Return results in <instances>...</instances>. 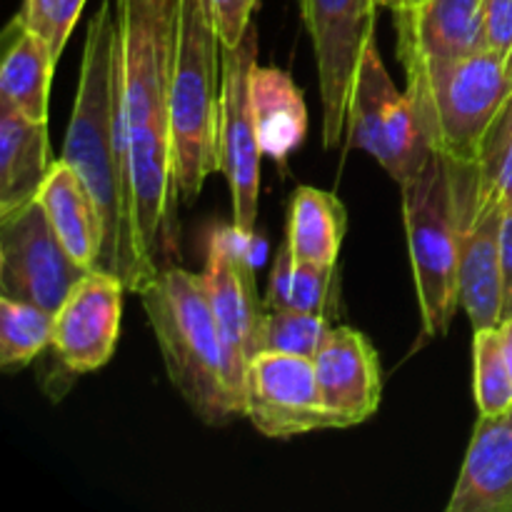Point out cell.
I'll list each match as a JSON object with an SVG mask.
<instances>
[{
    "mask_svg": "<svg viewBox=\"0 0 512 512\" xmlns=\"http://www.w3.org/2000/svg\"><path fill=\"white\" fill-rule=\"evenodd\" d=\"M60 158L83 178L103 218L100 270L118 275L128 293H140L160 273L140 248L130 183L128 135L123 110L120 25L113 0L100 8L85 30L80 80Z\"/></svg>",
    "mask_w": 512,
    "mask_h": 512,
    "instance_id": "1",
    "label": "cell"
},
{
    "mask_svg": "<svg viewBox=\"0 0 512 512\" xmlns=\"http://www.w3.org/2000/svg\"><path fill=\"white\" fill-rule=\"evenodd\" d=\"M123 63V110L128 135L135 225L145 258L160 268L173 208V135H170V20L173 3L153 10L135 0H115Z\"/></svg>",
    "mask_w": 512,
    "mask_h": 512,
    "instance_id": "2",
    "label": "cell"
},
{
    "mask_svg": "<svg viewBox=\"0 0 512 512\" xmlns=\"http://www.w3.org/2000/svg\"><path fill=\"white\" fill-rule=\"evenodd\" d=\"M165 370L195 418L223 428L245 418V403L230 375L228 348L205 295L203 278L183 268L160 270L140 288Z\"/></svg>",
    "mask_w": 512,
    "mask_h": 512,
    "instance_id": "3",
    "label": "cell"
},
{
    "mask_svg": "<svg viewBox=\"0 0 512 512\" xmlns=\"http://www.w3.org/2000/svg\"><path fill=\"white\" fill-rule=\"evenodd\" d=\"M168 110L175 193L193 203L223 165V60L213 0H173Z\"/></svg>",
    "mask_w": 512,
    "mask_h": 512,
    "instance_id": "4",
    "label": "cell"
},
{
    "mask_svg": "<svg viewBox=\"0 0 512 512\" xmlns=\"http://www.w3.org/2000/svg\"><path fill=\"white\" fill-rule=\"evenodd\" d=\"M405 75V93L433 150L453 163H478L485 135L512 95L510 55L485 48Z\"/></svg>",
    "mask_w": 512,
    "mask_h": 512,
    "instance_id": "5",
    "label": "cell"
},
{
    "mask_svg": "<svg viewBox=\"0 0 512 512\" xmlns=\"http://www.w3.org/2000/svg\"><path fill=\"white\" fill-rule=\"evenodd\" d=\"M400 193L423 333L443 338L460 308L458 205L448 160L430 150Z\"/></svg>",
    "mask_w": 512,
    "mask_h": 512,
    "instance_id": "6",
    "label": "cell"
},
{
    "mask_svg": "<svg viewBox=\"0 0 512 512\" xmlns=\"http://www.w3.org/2000/svg\"><path fill=\"white\" fill-rule=\"evenodd\" d=\"M348 133L350 143L373 155L398 185L410 178L433 150L420 128L413 100L395 88L375 43L368 45L355 75Z\"/></svg>",
    "mask_w": 512,
    "mask_h": 512,
    "instance_id": "7",
    "label": "cell"
},
{
    "mask_svg": "<svg viewBox=\"0 0 512 512\" xmlns=\"http://www.w3.org/2000/svg\"><path fill=\"white\" fill-rule=\"evenodd\" d=\"M318 65L323 100V140L335 148L348 130L355 75L370 43H375L378 0H298Z\"/></svg>",
    "mask_w": 512,
    "mask_h": 512,
    "instance_id": "8",
    "label": "cell"
},
{
    "mask_svg": "<svg viewBox=\"0 0 512 512\" xmlns=\"http://www.w3.org/2000/svg\"><path fill=\"white\" fill-rule=\"evenodd\" d=\"M448 160V158H445ZM458 205L460 305L473 330L498 328L503 320V205L480 190L478 163L448 160Z\"/></svg>",
    "mask_w": 512,
    "mask_h": 512,
    "instance_id": "9",
    "label": "cell"
},
{
    "mask_svg": "<svg viewBox=\"0 0 512 512\" xmlns=\"http://www.w3.org/2000/svg\"><path fill=\"white\" fill-rule=\"evenodd\" d=\"M223 115H220V173H225L233 198V225L243 238L253 240L260 198V148L255 128L250 75L258 65V30L250 23L238 45L223 48Z\"/></svg>",
    "mask_w": 512,
    "mask_h": 512,
    "instance_id": "10",
    "label": "cell"
},
{
    "mask_svg": "<svg viewBox=\"0 0 512 512\" xmlns=\"http://www.w3.org/2000/svg\"><path fill=\"white\" fill-rule=\"evenodd\" d=\"M90 273L70 258L38 200L0 215V293L55 310Z\"/></svg>",
    "mask_w": 512,
    "mask_h": 512,
    "instance_id": "11",
    "label": "cell"
},
{
    "mask_svg": "<svg viewBox=\"0 0 512 512\" xmlns=\"http://www.w3.org/2000/svg\"><path fill=\"white\" fill-rule=\"evenodd\" d=\"M243 400L245 418L265 438L285 440L335 428L310 358L285 353L253 355L245 368Z\"/></svg>",
    "mask_w": 512,
    "mask_h": 512,
    "instance_id": "12",
    "label": "cell"
},
{
    "mask_svg": "<svg viewBox=\"0 0 512 512\" xmlns=\"http://www.w3.org/2000/svg\"><path fill=\"white\" fill-rule=\"evenodd\" d=\"M248 243L250 240L243 238L235 225L215 228L208 238V258L200 275L210 310L228 348L230 375L240 395H243L245 368L255 355L260 315L265 310V303H260L258 298Z\"/></svg>",
    "mask_w": 512,
    "mask_h": 512,
    "instance_id": "13",
    "label": "cell"
},
{
    "mask_svg": "<svg viewBox=\"0 0 512 512\" xmlns=\"http://www.w3.org/2000/svg\"><path fill=\"white\" fill-rule=\"evenodd\" d=\"M128 288L108 270H90L55 310L53 350L75 375L100 370L115 353Z\"/></svg>",
    "mask_w": 512,
    "mask_h": 512,
    "instance_id": "14",
    "label": "cell"
},
{
    "mask_svg": "<svg viewBox=\"0 0 512 512\" xmlns=\"http://www.w3.org/2000/svg\"><path fill=\"white\" fill-rule=\"evenodd\" d=\"M313 365L335 428H353L378 413L383 400L380 358L360 330L348 325L330 328Z\"/></svg>",
    "mask_w": 512,
    "mask_h": 512,
    "instance_id": "15",
    "label": "cell"
},
{
    "mask_svg": "<svg viewBox=\"0 0 512 512\" xmlns=\"http://www.w3.org/2000/svg\"><path fill=\"white\" fill-rule=\"evenodd\" d=\"M398 58L405 70L485 50L483 0H418L395 8Z\"/></svg>",
    "mask_w": 512,
    "mask_h": 512,
    "instance_id": "16",
    "label": "cell"
},
{
    "mask_svg": "<svg viewBox=\"0 0 512 512\" xmlns=\"http://www.w3.org/2000/svg\"><path fill=\"white\" fill-rule=\"evenodd\" d=\"M448 512H512V408L480 415Z\"/></svg>",
    "mask_w": 512,
    "mask_h": 512,
    "instance_id": "17",
    "label": "cell"
},
{
    "mask_svg": "<svg viewBox=\"0 0 512 512\" xmlns=\"http://www.w3.org/2000/svg\"><path fill=\"white\" fill-rule=\"evenodd\" d=\"M38 203L43 205L50 228L55 230L70 258L83 268L100 270L105 235L103 218L88 185L63 158L55 160L48 180L38 193Z\"/></svg>",
    "mask_w": 512,
    "mask_h": 512,
    "instance_id": "18",
    "label": "cell"
},
{
    "mask_svg": "<svg viewBox=\"0 0 512 512\" xmlns=\"http://www.w3.org/2000/svg\"><path fill=\"white\" fill-rule=\"evenodd\" d=\"M53 165L48 123L0 105V215L38 200Z\"/></svg>",
    "mask_w": 512,
    "mask_h": 512,
    "instance_id": "19",
    "label": "cell"
},
{
    "mask_svg": "<svg viewBox=\"0 0 512 512\" xmlns=\"http://www.w3.org/2000/svg\"><path fill=\"white\" fill-rule=\"evenodd\" d=\"M58 58L45 38L15 15L3 33L0 65V105L23 113L25 118L48 123L50 80Z\"/></svg>",
    "mask_w": 512,
    "mask_h": 512,
    "instance_id": "20",
    "label": "cell"
},
{
    "mask_svg": "<svg viewBox=\"0 0 512 512\" xmlns=\"http://www.w3.org/2000/svg\"><path fill=\"white\" fill-rule=\"evenodd\" d=\"M250 100L263 155L285 165L308 133L303 93L285 70L255 65L250 75Z\"/></svg>",
    "mask_w": 512,
    "mask_h": 512,
    "instance_id": "21",
    "label": "cell"
},
{
    "mask_svg": "<svg viewBox=\"0 0 512 512\" xmlns=\"http://www.w3.org/2000/svg\"><path fill=\"white\" fill-rule=\"evenodd\" d=\"M345 230H348V213L333 193L313 185H300L295 190L288 208V238H285V245L295 258L335 268Z\"/></svg>",
    "mask_w": 512,
    "mask_h": 512,
    "instance_id": "22",
    "label": "cell"
},
{
    "mask_svg": "<svg viewBox=\"0 0 512 512\" xmlns=\"http://www.w3.org/2000/svg\"><path fill=\"white\" fill-rule=\"evenodd\" d=\"M335 268L305 263L290 253L288 245L278 250L270 268L268 290H265V308L303 310V313L328 315L335 308Z\"/></svg>",
    "mask_w": 512,
    "mask_h": 512,
    "instance_id": "23",
    "label": "cell"
},
{
    "mask_svg": "<svg viewBox=\"0 0 512 512\" xmlns=\"http://www.w3.org/2000/svg\"><path fill=\"white\" fill-rule=\"evenodd\" d=\"M55 313L25 300L0 295V365L23 368L53 348Z\"/></svg>",
    "mask_w": 512,
    "mask_h": 512,
    "instance_id": "24",
    "label": "cell"
},
{
    "mask_svg": "<svg viewBox=\"0 0 512 512\" xmlns=\"http://www.w3.org/2000/svg\"><path fill=\"white\" fill-rule=\"evenodd\" d=\"M328 315L303 313V310L265 308L255 333V355L285 353L300 358H315L323 340L328 338Z\"/></svg>",
    "mask_w": 512,
    "mask_h": 512,
    "instance_id": "25",
    "label": "cell"
},
{
    "mask_svg": "<svg viewBox=\"0 0 512 512\" xmlns=\"http://www.w3.org/2000/svg\"><path fill=\"white\" fill-rule=\"evenodd\" d=\"M473 388L480 415H500L512 408V375L505 363L498 328L475 330Z\"/></svg>",
    "mask_w": 512,
    "mask_h": 512,
    "instance_id": "26",
    "label": "cell"
},
{
    "mask_svg": "<svg viewBox=\"0 0 512 512\" xmlns=\"http://www.w3.org/2000/svg\"><path fill=\"white\" fill-rule=\"evenodd\" d=\"M480 190L512 210V95L490 125L478 158Z\"/></svg>",
    "mask_w": 512,
    "mask_h": 512,
    "instance_id": "27",
    "label": "cell"
},
{
    "mask_svg": "<svg viewBox=\"0 0 512 512\" xmlns=\"http://www.w3.org/2000/svg\"><path fill=\"white\" fill-rule=\"evenodd\" d=\"M83 5L85 0H25L18 15L30 30L48 40L53 55L60 60Z\"/></svg>",
    "mask_w": 512,
    "mask_h": 512,
    "instance_id": "28",
    "label": "cell"
},
{
    "mask_svg": "<svg viewBox=\"0 0 512 512\" xmlns=\"http://www.w3.org/2000/svg\"><path fill=\"white\" fill-rule=\"evenodd\" d=\"M255 3L258 0H213L215 25H218L223 48H233L248 33L250 23H253L250 18H253Z\"/></svg>",
    "mask_w": 512,
    "mask_h": 512,
    "instance_id": "29",
    "label": "cell"
},
{
    "mask_svg": "<svg viewBox=\"0 0 512 512\" xmlns=\"http://www.w3.org/2000/svg\"><path fill=\"white\" fill-rule=\"evenodd\" d=\"M485 48L512 58V0H483Z\"/></svg>",
    "mask_w": 512,
    "mask_h": 512,
    "instance_id": "30",
    "label": "cell"
},
{
    "mask_svg": "<svg viewBox=\"0 0 512 512\" xmlns=\"http://www.w3.org/2000/svg\"><path fill=\"white\" fill-rule=\"evenodd\" d=\"M500 260H503V320L512 318V210L503 215L500 233Z\"/></svg>",
    "mask_w": 512,
    "mask_h": 512,
    "instance_id": "31",
    "label": "cell"
},
{
    "mask_svg": "<svg viewBox=\"0 0 512 512\" xmlns=\"http://www.w3.org/2000/svg\"><path fill=\"white\" fill-rule=\"evenodd\" d=\"M498 333H500V345H503V353H505V363H508L510 375H512V318L500 320Z\"/></svg>",
    "mask_w": 512,
    "mask_h": 512,
    "instance_id": "32",
    "label": "cell"
},
{
    "mask_svg": "<svg viewBox=\"0 0 512 512\" xmlns=\"http://www.w3.org/2000/svg\"><path fill=\"white\" fill-rule=\"evenodd\" d=\"M135 3L148 5V8H153V10H165L170 3H173V0H135Z\"/></svg>",
    "mask_w": 512,
    "mask_h": 512,
    "instance_id": "33",
    "label": "cell"
},
{
    "mask_svg": "<svg viewBox=\"0 0 512 512\" xmlns=\"http://www.w3.org/2000/svg\"><path fill=\"white\" fill-rule=\"evenodd\" d=\"M410 3H413V0H378L380 8H390V10L403 8V5H410Z\"/></svg>",
    "mask_w": 512,
    "mask_h": 512,
    "instance_id": "34",
    "label": "cell"
},
{
    "mask_svg": "<svg viewBox=\"0 0 512 512\" xmlns=\"http://www.w3.org/2000/svg\"><path fill=\"white\" fill-rule=\"evenodd\" d=\"M413 3H418V0H413ZM413 3H410V5H413ZM403 8H405V5H403Z\"/></svg>",
    "mask_w": 512,
    "mask_h": 512,
    "instance_id": "35",
    "label": "cell"
}]
</instances>
